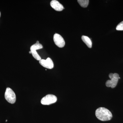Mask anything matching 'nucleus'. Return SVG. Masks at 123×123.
<instances>
[{
    "mask_svg": "<svg viewBox=\"0 0 123 123\" xmlns=\"http://www.w3.org/2000/svg\"><path fill=\"white\" fill-rule=\"evenodd\" d=\"M95 115L98 119L102 121L111 120L112 117V113L109 110L102 107L98 108L96 110Z\"/></svg>",
    "mask_w": 123,
    "mask_h": 123,
    "instance_id": "f257e3e1",
    "label": "nucleus"
},
{
    "mask_svg": "<svg viewBox=\"0 0 123 123\" xmlns=\"http://www.w3.org/2000/svg\"><path fill=\"white\" fill-rule=\"evenodd\" d=\"M111 80H108L106 82V85L108 87H111L112 88H115L118 83L119 79L120 77L118 74L117 73L113 74L111 73L109 75Z\"/></svg>",
    "mask_w": 123,
    "mask_h": 123,
    "instance_id": "f03ea898",
    "label": "nucleus"
},
{
    "mask_svg": "<svg viewBox=\"0 0 123 123\" xmlns=\"http://www.w3.org/2000/svg\"><path fill=\"white\" fill-rule=\"evenodd\" d=\"M5 97V99L9 103H15L16 99V95L14 92L11 88H7L6 89Z\"/></svg>",
    "mask_w": 123,
    "mask_h": 123,
    "instance_id": "7ed1b4c3",
    "label": "nucleus"
},
{
    "mask_svg": "<svg viewBox=\"0 0 123 123\" xmlns=\"http://www.w3.org/2000/svg\"><path fill=\"white\" fill-rule=\"evenodd\" d=\"M57 98L53 94H48L43 97L41 101L42 104L43 105H49L55 103Z\"/></svg>",
    "mask_w": 123,
    "mask_h": 123,
    "instance_id": "20e7f679",
    "label": "nucleus"
},
{
    "mask_svg": "<svg viewBox=\"0 0 123 123\" xmlns=\"http://www.w3.org/2000/svg\"><path fill=\"white\" fill-rule=\"evenodd\" d=\"M43 48V46L42 44L39 43H36L31 46L30 50L31 52V54L33 57L37 60L40 61L42 59L36 51V50L41 49Z\"/></svg>",
    "mask_w": 123,
    "mask_h": 123,
    "instance_id": "39448f33",
    "label": "nucleus"
},
{
    "mask_svg": "<svg viewBox=\"0 0 123 123\" xmlns=\"http://www.w3.org/2000/svg\"><path fill=\"white\" fill-rule=\"evenodd\" d=\"M53 40L55 44L59 47L62 48L65 45V42L63 37L58 34H55L53 36Z\"/></svg>",
    "mask_w": 123,
    "mask_h": 123,
    "instance_id": "423d86ee",
    "label": "nucleus"
},
{
    "mask_svg": "<svg viewBox=\"0 0 123 123\" xmlns=\"http://www.w3.org/2000/svg\"><path fill=\"white\" fill-rule=\"evenodd\" d=\"M39 63L42 66L46 68L51 69L54 67V64L52 60L49 57L46 60L41 59L39 61Z\"/></svg>",
    "mask_w": 123,
    "mask_h": 123,
    "instance_id": "0eeeda50",
    "label": "nucleus"
},
{
    "mask_svg": "<svg viewBox=\"0 0 123 123\" xmlns=\"http://www.w3.org/2000/svg\"><path fill=\"white\" fill-rule=\"evenodd\" d=\"M51 7L56 11H60L64 9L63 6L56 0H53L50 2Z\"/></svg>",
    "mask_w": 123,
    "mask_h": 123,
    "instance_id": "6e6552de",
    "label": "nucleus"
},
{
    "mask_svg": "<svg viewBox=\"0 0 123 123\" xmlns=\"http://www.w3.org/2000/svg\"><path fill=\"white\" fill-rule=\"evenodd\" d=\"M82 40L89 48H91L92 43L90 38L85 36H82L81 37Z\"/></svg>",
    "mask_w": 123,
    "mask_h": 123,
    "instance_id": "1a4fd4ad",
    "label": "nucleus"
},
{
    "mask_svg": "<svg viewBox=\"0 0 123 123\" xmlns=\"http://www.w3.org/2000/svg\"><path fill=\"white\" fill-rule=\"evenodd\" d=\"M77 1L80 6L83 8H86L89 4V0H78Z\"/></svg>",
    "mask_w": 123,
    "mask_h": 123,
    "instance_id": "9d476101",
    "label": "nucleus"
},
{
    "mask_svg": "<svg viewBox=\"0 0 123 123\" xmlns=\"http://www.w3.org/2000/svg\"><path fill=\"white\" fill-rule=\"evenodd\" d=\"M116 29L117 30L123 31V21L117 25Z\"/></svg>",
    "mask_w": 123,
    "mask_h": 123,
    "instance_id": "9b49d317",
    "label": "nucleus"
},
{
    "mask_svg": "<svg viewBox=\"0 0 123 123\" xmlns=\"http://www.w3.org/2000/svg\"><path fill=\"white\" fill-rule=\"evenodd\" d=\"M36 43H39V42L38 41H37V42H36Z\"/></svg>",
    "mask_w": 123,
    "mask_h": 123,
    "instance_id": "f8f14e48",
    "label": "nucleus"
},
{
    "mask_svg": "<svg viewBox=\"0 0 123 123\" xmlns=\"http://www.w3.org/2000/svg\"><path fill=\"white\" fill-rule=\"evenodd\" d=\"M29 53L30 54H31V51H29Z\"/></svg>",
    "mask_w": 123,
    "mask_h": 123,
    "instance_id": "ddd939ff",
    "label": "nucleus"
},
{
    "mask_svg": "<svg viewBox=\"0 0 123 123\" xmlns=\"http://www.w3.org/2000/svg\"><path fill=\"white\" fill-rule=\"evenodd\" d=\"M0 15H1V13H0Z\"/></svg>",
    "mask_w": 123,
    "mask_h": 123,
    "instance_id": "4468645a",
    "label": "nucleus"
}]
</instances>
